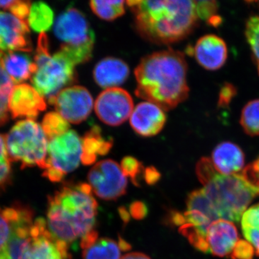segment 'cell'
I'll return each instance as SVG.
<instances>
[{
	"label": "cell",
	"instance_id": "obj_14",
	"mask_svg": "<svg viewBox=\"0 0 259 259\" xmlns=\"http://www.w3.org/2000/svg\"><path fill=\"white\" fill-rule=\"evenodd\" d=\"M0 51H32L28 24L15 15L3 11H0Z\"/></svg>",
	"mask_w": 259,
	"mask_h": 259
},
{
	"label": "cell",
	"instance_id": "obj_40",
	"mask_svg": "<svg viewBox=\"0 0 259 259\" xmlns=\"http://www.w3.org/2000/svg\"><path fill=\"white\" fill-rule=\"evenodd\" d=\"M10 158L7 150L6 141L4 136L0 135V164L9 163Z\"/></svg>",
	"mask_w": 259,
	"mask_h": 259
},
{
	"label": "cell",
	"instance_id": "obj_30",
	"mask_svg": "<svg viewBox=\"0 0 259 259\" xmlns=\"http://www.w3.org/2000/svg\"><path fill=\"white\" fill-rule=\"evenodd\" d=\"M41 126L49 141L70 131L69 122L56 112L47 114L42 121Z\"/></svg>",
	"mask_w": 259,
	"mask_h": 259
},
{
	"label": "cell",
	"instance_id": "obj_32",
	"mask_svg": "<svg viewBox=\"0 0 259 259\" xmlns=\"http://www.w3.org/2000/svg\"><path fill=\"white\" fill-rule=\"evenodd\" d=\"M196 11L198 18L202 19L212 26H218L222 22V19L217 14L218 5L217 2L195 1Z\"/></svg>",
	"mask_w": 259,
	"mask_h": 259
},
{
	"label": "cell",
	"instance_id": "obj_13",
	"mask_svg": "<svg viewBox=\"0 0 259 259\" xmlns=\"http://www.w3.org/2000/svg\"><path fill=\"white\" fill-rule=\"evenodd\" d=\"M94 107L102 122L110 126H118L130 119L134 104L132 97L126 90L114 88L100 93Z\"/></svg>",
	"mask_w": 259,
	"mask_h": 259
},
{
	"label": "cell",
	"instance_id": "obj_8",
	"mask_svg": "<svg viewBox=\"0 0 259 259\" xmlns=\"http://www.w3.org/2000/svg\"><path fill=\"white\" fill-rule=\"evenodd\" d=\"M82 139L74 131L49 140L44 177L53 182H61L74 171L81 162Z\"/></svg>",
	"mask_w": 259,
	"mask_h": 259
},
{
	"label": "cell",
	"instance_id": "obj_22",
	"mask_svg": "<svg viewBox=\"0 0 259 259\" xmlns=\"http://www.w3.org/2000/svg\"><path fill=\"white\" fill-rule=\"evenodd\" d=\"M5 71L15 84L27 81L35 74L36 65L26 54L18 52H8L3 58Z\"/></svg>",
	"mask_w": 259,
	"mask_h": 259
},
{
	"label": "cell",
	"instance_id": "obj_42",
	"mask_svg": "<svg viewBox=\"0 0 259 259\" xmlns=\"http://www.w3.org/2000/svg\"><path fill=\"white\" fill-rule=\"evenodd\" d=\"M121 259H151L147 255L142 253H131L123 255Z\"/></svg>",
	"mask_w": 259,
	"mask_h": 259
},
{
	"label": "cell",
	"instance_id": "obj_31",
	"mask_svg": "<svg viewBox=\"0 0 259 259\" xmlns=\"http://www.w3.org/2000/svg\"><path fill=\"white\" fill-rule=\"evenodd\" d=\"M245 36L259 75V15L250 17L247 20Z\"/></svg>",
	"mask_w": 259,
	"mask_h": 259
},
{
	"label": "cell",
	"instance_id": "obj_36",
	"mask_svg": "<svg viewBox=\"0 0 259 259\" xmlns=\"http://www.w3.org/2000/svg\"><path fill=\"white\" fill-rule=\"evenodd\" d=\"M30 8L31 5L29 2L25 1H14L13 0L9 9L12 14L15 15L17 18L25 21V19L28 18L30 14Z\"/></svg>",
	"mask_w": 259,
	"mask_h": 259
},
{
	"label": "cell",
	"instance_id": "obj_19",
	"mask_svg": "<svg viewBox=\"0 0 259 259\" xmlns=\"http://www.w3.org/2000/svg\"><path fill=\"white\" fill-rule=\"evenodd\" d=\"M211 161L221 175H236L244 168L245 155L238 145L224 141L214 148Z\"/></svg>",
	"mask_w": 259,
	"mask_h": 259
},
{
	"label": "cell",
	"instance_id": "obj_35",
	"mask_svg": "<svg viewBox=\"0 0 259 259\" xmlns=\"http://www.w3.org/2000/svg\"><path fill=\"white\" fill-rule=\"evenodd\" d=\"M254 248L249 242L240 240L232 252L231 259H253Z\"/></svg>",
	"mask_w": 259,
	"mask_h": 259
},
{
	"label": "cell",
	"instance_id": "obj_15",
	"mask_svg": "<svg viewBox=\"0 0 259 259\" xmlns=\"http://www.w3.org/2000/svg\"><path fill=\"white\" fill-rule=\"evenodd\" d=\"M47 108L46 99L33 87L20 83L13 89L9 100V110L13 118H36Z\"/></svg>",
	"mask_w": 259,
	"mask_h": 259
},
{
	"label": "cell",
	"instance_id": "obj_25",
	"mask_svg": "<svg viewBox=\"0 0 259 259\" xmlns=\"http://www.w3.org/2000/svg\"><path fill=\"white\" fill-rule=\"evenodd\" d=\"M54 19V12L45 3L37 2L31 5L28 22L32 30L44 33L52 27Z\"/></svg>",
	"mask_w": 259,
	"mask_h": 259
},
{
	"label": "cell",
	"instance_id": "obj_12",
	"mask_svg": "<svg viewBox=\"0 0 259 259\" xmlns=\"http://www.w3.org/2000/svg\"><path fill=\"white\" fill-rule=\"evenodd\" d=\"M49 102L54 105L56 112L72 124L87 120L95 106L91 94L81 86L64 88Z\"/></svg>",
	"mask_w": 259,
	"mask_h": 259
},
{
	"label": "cell",
	"instance_id": "obj_6",
	"mask_svg": "<svg viewBox=\"0 0 259 259\" xmlns=\"http://www.w3.org/2000/svg\"><path fill=\"white\" fill-rule=\"evenodd\" d=\"M54 30L61 42L59 51L75 66L90 60L95 35L81 12L73 8L66 10L56 19Z\"/></svg>",
	"mask_w": 259,
	"mask_h": 259
},
{
	"label": "cell",
	"instance_id": "obj_4",
	"mask_svg": "<svg viewBox=\"0 0 259 259\" xmlns=\"http://www.w3.org/2000/svg\"><path fill=\"white\" fill-rule=\"evenodd\" d=\"M196 174L220 219L238 222L250 202L256 197L239 173L221 175L209 158L199 160L196 166Z\"/></svg>",
	"mask_w": 259,
	"mask_h": 259
},
{
	"label": "cell",
	"instance_id": "obj_11",
	"mask_svg": "<svg viewBox=\"0 0 259 259\" xmlns=\"http://www.w3.org/2000/svg\"><path fill=\"white\" fill-rule=\"evenodd\" d=\"M23 259H71L69 245L56 238L42 218L34 221Z\"/></svg>",
	"mask_w": 259,
	"mask_h": 259
},
{
	"label": "cell",
	"instance_id": "obj_1",
	"mask_svg": "<svg viewBox=\"0 0 259 259\" xmlns=\"http://www.w3.org/2000/svg\"><path fill=\"white\" fill-rule=\"evenodd\" d=\"M187 69L181 51L169 49L145 56L135 70L136 96L164 111L175 108L189 96Z\"/></svg>",
	"mask_w": 259,
	"mask_h": 259
},
{
	"label": "cell",
	"instance_id": "obj_24",
	"mask_svg": "<svg viewBox=\"0 0 259 259\" xmlns=\"http://www.w3.org/2000/svg\"><path fill=\"white\" fill-rule=\"evenodd\" d=\"M83 154L81 162L90 165L96 161L97 156H103L110 151L112 144L100 136L99 129H92L82 139Z\"/></svg>",
	"mask_w": 259,
	"mask_h": 259
},
{
	"label": "cell",
	"instance_id": "obj_33",
	"mask_svg": "<svg viewBox=\"0 0 259 259\" xmlns=\"http://www.w3.org/2000/svg\"><path fill=\"white\" fill-rule=\"evenodd\" d=\"M239 175L256 197L259 196V157L245 167Z\"/></svg>",
	"mask_w": 259,
	"mask_h": 259
},
{
	"label": "cell",
	"instance_id": "obj_20",
	"mask_svg": "<svg viewBox=\"0 0 259 259\" xmlns=\"http://www.w3.org/2000/svg\"><path fill=\"white\" fill-rule=\"evenodd\" d=\"M130 74V69L125 61L117 58L107 57L102 59L94 69L95 82L102 88H118Z\"/></svg>",
	"mask_w": 259,
	"mask_h": 259
},
{
	"label": "cell",
	"instance_id": "obj_17",
	"mask_svg": "<svg viewBox=\"0 0 259 259\" xmlns=\"http://www.w3.org/2000/svg\"><path fill=\"white\" fill-rule=\"evenodd\" d=\"M192 53L197 63L208 71L221 69L228 59L226 42L212 34L201 37L196 42Z\"/></svg>",
	"mask_w": 259,
	"mask_h": 259
},
{
	"label": "cell",
	"instance_id": "obj_3",
	"mask_svg": "<svg viewBox=\"0 0 259 259\" xmlns=\"http://www.w3.org/2000/svg\"><path fill=\"white\" fill-rule=\"evenodd\" d=\"M97 208L89 184H65L48 198V228L69 245L94 231Z\"/></svg>",
	"mask_w": 259,
	"mask_h": 259
},
{
	"label": "cell",
	"instance_id": "obj_37",
	"mask_svg": "<svg viewBox=\"0 0 259 259\" xmlns=\"http://www.w3.org/2000/svg\"><path fill=\"white\" fill-rule=\"evenodd\" d=\"M236 88L231 83H226L221 88L219 93L218 105L221 107H226L231 104L232 100L236 95Z\"/></svg>",
	"mask_w": 259,
	"mask_h": 259
},
{
	"label": "cell",
	"instance_id": "obj_9",
	"mask_svg": "<svg viewBox=\"0 0 259 259\" xmlns=\"http://www.w3.org/2000/svg\"><path fill=\"white\" fill-rule=\"evenodd\" d=\"M89 185L97 197L115 200L125 194L127 179L117 162L107 159L98 162L88 174Z\"/></svg>",
	"mask_w": 259,
	"mask_h": 259
},
{
	"label": "cell",
	"instance_id": "obj_39",
	"mask_svg": "<svg viewBox=\"0 0 259 259\" xmlns=\"http://www.w3.org/2000/svg\"><path fill=\"white\" fill-rule=\"evenodd\" d=\"M131 209L133 216L136 219H141V218H144L147 213L146 207H145L144 204L141 203V202H136V203L132 204Z\"/></svg>",
	"mask_w": 259,
	"mask_h": 259
},
{
	"label": "cell",
	"instance_id": "obj_18",
	"mask_svg": "<svg viewBox=\"0 0 259 259\" xmlns=\"http://www.w3.org/2000/svg\"><path fill=\"white\" fill-rule=\"evenodd\" d=\"M239 241L238 230L231 221L217 220L207 229V243L209 253L216 256L230 258Z\"/></svg>",
	"mask_w": 259,
	"mask_h": 259
},
{
	"label": "cell",
	"instance_id": "obj_34",
	"mask_svg": "<svg viewBox=\"0 0 259 259\" xmlns=\"http://www.w3.org/2000/svg\"><path fill=\"white\" fill-rule=\"evenodd\" d=\"M126 177H131L135 185H138V177L142 169V165L137 159L131 156L124 158L120 165Z\"/></svg>",
	"mask_w": 259,
	"mask_h": 259
},
{
	"label": "cell",
	"instance_id": "obj_28",
	"mask_svg": "<svg viewBox=\"0 0 259 259\" xmlns=\"http://www.w3.org/2000/svg\"><path fill=\"white\" fill-rule=\"evenodd\" d=\"M240 123L250 136H259V99L251 100L242 110Z\"/></svg>",
	"mask_w": 259,
	"mask_h": 259
},
{
	"label": "cell",
	"instance_id": "obj_41",
	"mask_svg": "<svg viewBox=\"0 0 259 259\" xmlns=\"http://www.w3.org/2000/svg\"><path fill=\"white\" fill-rule=\"evenodd\" d=\"M161 177L159 172L155 168H148L146 171V180L148 184H154Z\"/></svg>",
	"mask_w": 259,
	"mask_h": 259
},
{
	"label": "cell",
	"instance_id": "obj_29",
	"mask_svg": "<svg viewBox=\"0 0 259 259\" xmlns=\"http://www.w3.org/2000/svg\"><path fill=\"white\" fill-rule=\"evenodd\" d=\"M125 1H91L92 10L101 19L113 20L125 13Z\"/></svg>",
	"mask_w": 259,
	"mask_h": 259
},
{
	"label": "cell",
	"instance_id": "obj_5",
	"mask_svg": "<svg viewBox=\"0 0 259 259\" xmlns=\"http://www.w3.org/2000/svg\"><path fill=\"white\" fill-rule=\"evenodd\" d=\"M34 62L37 69L31 78L32 86L49 101L76 81V66L59 51L51 55L45 32L37 39Z\"/></svg>",
	"mask_w": 259,
	"mask_h": 259
},
{
	"label": "cell",
	"instance_id": "obj_27",
	"mask_svg": "<svg viewBox=\"0 0 259 259\" xmlns=\"http://www.w3.org/2000/svg\"><path fill=\"white\" fill-rule=\"evenodd\" d=\"M5 53L0 51V125H3L9 117V100L15 88L14 81L5 71L3 65Z\"/></svg>",
	"mask_w": 259,
	"mask_h": 259
},
{
	"label": "cell",
	"instance_id": "obj_26",
	"mask_svg": "<svg viewBox=\"0 0 259 259\" xmlns=\"http://www.w3.org/2000/svg\"><path fill=\"white\" fill-rule=\"evenodd\" d=\"M241 227L243 236L259 256V203L245 211L242 216Z\"/></svg>",
	"mask_w": 259,
	"mask_h": 259
},
{
	"label": "cell",
	"instance_id": "obj_2",
	"mask_svg": "<svg viewBox=\"0 0 259 259\" xmlns=\"http://www.w3.org/2000/svg\"><path fill=\"white\" fill-rule=\"evenodd\" d=\"M126 4L134 13L140 35L153 44L180 41L198 22L195 1L192 0H131Z\"/></svg>",
	"mask_w": 259,
	"mask_h": 259
},
{
	"label": "cell",
	"instance_id": "obj_21",
	"mask_svg": "<svg viewBox=\"0 0 259 259\" xmlns=\"http://www.w3.org/2000/svg\"><path fill=\"white\" fill-rule=\"evenodd\" d=\"M32 214V209L21 204H15L4 208L0 207V253L9 243L18 225Z\"/></svg>",
	"mask_w": 259,
	"mask_h": 259
},
{
	"label": "cell",
	"instance_id": "obj_38",
	"mask_svg": "<svg viewBox=\"0 0 259 259\" xmlns=\"http://www.w3.org/2000/svg\"><path fill=\"white\" fill-rule=\"evenodd\" d=\"M11 179V168L10 163L0 164V187H5L9 183Z\"/></svg>",
	"mask_w": 259,
	"mask_h": 259
},
{
	"label": "cell",
	"instance_id": "obj_10",
	"mask_svg": "<svg viewBox=\"0 0 259 259\" xmlns=\"http://www.w3.org/2000/svg\"><path fill=\"white\" fill-rule=\"evenodd\" d=\"M187 209L183 212H172L171 222L175 226H190L207 234L209 226L219 220L217 211L203 189L194 190L187 197Z\"/></svg>",
	"mask_w": 259,
	"mask_h": 259
},
{
	"label": "cell",
	"instance_id": "obj_23",
	"mask_svg": "<svg viewBox=\"0 0 259 259\" xmlns=\"http://www.w3.org/2000/svg\"><path fill=\"white\" fill-rule=\"evenodd\" d=\"M124 250L121 241L108 238H98L83 248V259H121V252Z\"/></svg>",
	"mask_w": 259,
	"mask_h": 259
},
{
	"label": "cell",
	"instance_id": "obj_16",
	"mask_svg": "<svg viewBox=\"0 0 259 259\" xmlns=\"http://www.w3.org/2000/svg\"><path fill=\"white\" fill-rule=\"evenodd\" d=\"M129 120L131 127L138 134L151 137L161 132L166 123V116L161 107L146 101L134 107Z\"/></svg>",
	"mask_w": 259,
	"mask_h": 259
},
{
	"label": "cell",
	"instance_id": "obj_7",
	"mask_svg": "<svg viewBox=\"0 0 259 259\" xmlns=\"http://www.w3.org/2000/svg\"><path fill=\"white\" fill-rule=\"evenodd\" d=\"M5 141L10 161L19 162L22 168H45L49 139L41 125L28 119L19 121L7 135Z\"/></svg>",
	"mask_w": 259,
	"mask_h": 259
}]
</instances>
